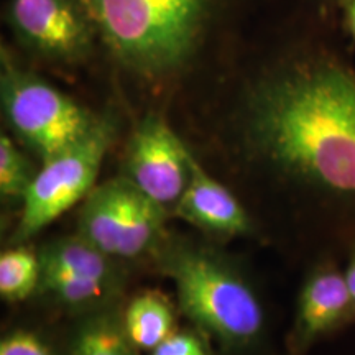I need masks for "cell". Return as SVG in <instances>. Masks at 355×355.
I'll use <instances>...</instances> for the list:
<instances>
[{
  "instance_id": "obj_1",
  "label": "cell",
  "mask_w": 355,
  "mask_h": 355,
  "mask_svg": "<svg viewBox=\"0 0 355 355\" xmlns=\"http://www.w3.org/2000/svg\"><path fill=\"white\" fill-rule=\"evenodd\" d=\"M247 148L286 184L355 211V71L324 48H300L248 89Z\"/></svg>"
},
{
  "instance_id": "obj_2",
  "label": "cell",
  "mask_w": 355,
  "mask_h": 355,
  "mask_svg": "<svg viewBox=\"0 0 355 355\" xmlns=\"http://www.w3.org/2000/svg\"><path fill=\"white\" fill-rule=\"evenodd\" d=\"M159 273L176 288L181 313L227 355L252 352L265 334L257 291L232 260L211 245L166 237L157 250Z\"/></svg>"
},
{
  "instance_id": "obj_3",
  "label": "cell",
  "mask_w": 355,
  "mask_h": 355,
  "mask_svg": "<svg viewBox=\"0 0 355 355\" xmlns=\"http://www.w3.org/2000/svg\"><path fill=\"white\" fill-rule=\"evenodd\" d=\"M110 55L148 81L180 73L193 60L220 0H79Z\"/></svg>"
},
{
  "instance_id": "obj_4",
  "label": "cell",
  "mask_w": 355,
  "mask_h": 355,
  "mask_svg": "<svg viewBox=\"0 0 355 355\" xmlns=\"http://www.w3.org/2000/svg\"><path fill=\"white\" fill-rule=\"evenodd\" d=\"M0 101L10 132L42 162L76 144L99 121V115L20 68L6 50L0 71Z\"/></svg>"
},
{
  "instance_id": "obj_5",
  "label": "cell",
  "mask_w": 355,
  "mask_h": 355,
  "mask_svg": "<svg viewBox=\"0 0 355 355\" xmlns=\"http://www.w3.org/2000/svg\"><path fill=\"white\" fill-rule=\"evenodd\" d=\"M117 135V123L110 115L99 117L91 132L76 144L42 162L21 212L13 242L25 243L84 201L94 189L102 162Z\"/></svg>"
},
{
  "instance_id": "obj_6",
  "label": "cell",
  "mask_w": 355,
  "mask_h": 355,
  "mask_svg": "<svg viewBox=\"0 0 355 355\" xmlns=\"http://www.w3.org/2000/svg\"><path fill=\"white\" fill-rule=\"evenodd\" d=\"M168 211L125 176L96 186L83 201L78 234L112 259L135 260L155 254L168 237Z\"/></svg>"
},
{
  "instance_id": "obj_7",
  "label": "cell",
  "mask_w": 355,
  "mask_h": 355,
  "mask_svg": "<svg viewBox=\"0 0 355 355\" xmlns=\"http://www.w3.org/2000/svg\"><path fill=\"white\" fill-rule=\"evenodd\" d=\"M7 24L25 50L56 64L91 56L97 32L79 0H8Z\"/></svg>"
},
{
  "instance_id": "obj_8",
  "label": "cell",
  "mask_w": 355,
  "mask_h": 355,
  "mask_svg": "<svg viewBox=\"0 0 355 355\" xmlns=\"http://www.w3.org/2000/svg\"><path fill=\"white\" fill-rule=\"evenodd\" d=\"M194 155L157 114H148L133 128L123 158V175L173 212L191 176Z\"/></svg>"
},
{
  "instance_id": "obj_9",
  "label": "cell",
  "mask_w": 355,
  "mask_h": 355,
  "mask_svg": "<svg viewBox=\"0 0 355 355\" xmlns=\"http://www.w3.org/2000/svg\"><path fill=\"white\" fill-rule=\"evenodd\" d=\"M355 319V304L344 270L332 263L316 266L304 279L288 334L290 355H306L326 336Z\"/></svg>"
},
{
  "instance_id": "obj_10",
  "label": "cell",
  "mask_w": 355,
  "mask_h": 355,
  "mask_svg": "<svg viewBox=\"0 0 355 355\" xmlns=\"http://www.w3.org/2000/svg\"><path fill=\"white\" fill-rule=\"evenodd\" d=\"M173 214L214 239L247 235L252 220L247 211L224 184L214 180L193 157L191 176Z\"/></svg>"
},
{
  "instance_id": "obj_11",
  "label": "cell",
  "mask_w": 355,
  "mask_h": 355,
  "mask_svg": "<svg viewBox=\"0 0 355 355\" xmlns=\"http://www.w3.org/2000/svg\"><path fill=\"white\" fill-rule=\"evenodd\" d=\"M42 272H64L122 285L121 261L112 259L78 232L53 239L40 247Z\"/></svg>"
},
{
  "instance_id": "obj_12",
  "label": "cell",
  "mask_w": 355,
  "mask_h": 355,
  "mask_svg": "<svg viewBox=\"0 0 355 355\" xmlns=\"http://www.w3.org/2000/svg\"><path fill=\"white\" fill-rule=\"evenodd\" d=\"M66 355H140V349L127 334L122 311L109 304L78 316L66 340Z\"/></svg>"
},
{
  "instance_id": "obj_13",
  "label": "cell",
  "mask_w": 355,
  "mask_h": 355,
  "mask_svg": "<svg viewBox=\"0 0 355 355\" xmlns=\"http://www.w3.org/2000/svg\"><path fill=\"white\" fill-rule=\"evenodd\" d=\"M121 285L78 277L64 272H42L40 293H44L63 308L81 316L91 311L115 304Z\"/></svg>"
},
{
  "instance_id": "obj_14",
  "label": "cell",
  "mask_w": 355,
  "mask_h": 355,
  "mask_svg": "<svg viewBox=\"0 0 355 355\" xmlns=\"http://www.w3.org/2000/svg\"><path fill=\"white\" fill-rule=\"evenodd\" d=\"M128 337L140 350L152 352L168 336L175 332V309L165 296L146 291L128 301L122 311Z\"/></svg>"
},
{
  "instance_id": "obj_15",
  "label": "cell",
  "mask_w": 355,
  "mask_h": 355,
  "mask_svg": "<svg viewBox=\"0 0 355 355\" xmlns=\"http://www.w3.org/2000/svg\"><path fill=\"white\" fill-rule=\"evenodd\" d=\"M42 261L38 250L19 243L0 255V296L10 303L24 301L40 291Z\"/></svg>"
},
{
  "instance_id": "obj_16",
  "label": "cell",
  "mask_w": 355,
  "mask_h": 355,
  "mask_svg": "<svg viewBox=\"0 0 355 355\" xmlns=\"http://www.w3.org/2000/svg\"><path fill=\"white\" fill-rule=\"evenodd\" d=\"M38 170L7 133L0 137V194L7 201H20L28 193Z\"/></svg>"
},
{
  "instance_id": "obj_17",
  "label": "cell",
  "mask_w": 355,
  "mask_h": 355,
  "mask_svg": "<svg viewBox=\"0 0 355 355\" xmlns=\"http://www.w3.org/2000/svg\"><path fill=\"white\" fill-rule=\"evenodd\" d=\"M0 355H58L46 337L32 329H13L0 340Z\"/></svg>"
},
{
  "instance_id": "obj_18",
  "label": "cell",
  "mask_w": 355,
  "mask_h": 355,
  "mask_svg": "<svg viewBox=\"0 0 355 355\" xmlns=\"http://www.w3.org/2000/svg\"><path fill=\"white\" fill-rule=\"evenodd\" d=\"M204 334L196 331H175L152 350V355H211Z\"/></svg>"
},
{
  "instance_id": "obj_19",
  "label": "cell",
  "mask_w": 355,
  "mask_h": 355,
  "mask_svg": "<svg viewBox=\"0 0 355 355\" xmlns=\"http://www.w3.org/2000/svg\"><path fill=\"white\" fill-rule=\"evenodd\" d=\"M337 8L340 12L345 33L355 42V0H340Z\"/></svg>"
},
{
  "instance_id": "obj_20",
  "label": "cell",
  "mask_w": 355,
  "mask_h": 355,
  "mask_svg": "<svg viewBox=\"0 0 355 355\" xmlns=\"http://www.w3.org/2000/svg\"><path fill=\"white\" fill-rule=\"evenodd\" d=\"M344 277H345V282H347L349 291H350V295H352V300L355 304V250H354L352 257H350L347 266L344 268Z\"/></svg>"
},
{
  "instance_id": "obj_21",
  "label": "cell",
  "mask_w": 355,
  "mask_h": 355,
  "mask_svg": "<svg viewBox=\"0 0 355 355\" xmlns=\"http://www.w3.org/2000/svg\"><path fill=\"white\" fill-rule=\"evenodd\" d=\"M332 2H334V3H336V7H337V6H339V2H340V0H332Z\"/></svg>"
}]
</instances>
